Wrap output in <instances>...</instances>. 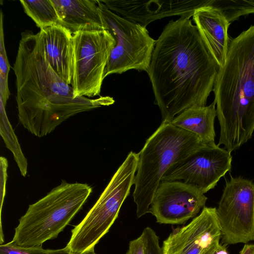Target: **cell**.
I'll list each match as a JSON object with an SVG mask.
<instances>
[{"label":"cell","mask_w":254,"mask_h":254,"mask_svg":"<svg viewBox=\"0 0 254 254\" xmlns=\"http://www.w3.org/2000/svg\"><path fill=\"white\" fill-rule=\"evenodd\" d=\"M190 17L181 16L164 27L147 72L162 123L206 106L213 89L218 68Z\"/></svg>","instance_id":"1"},{"label":"cell","mask_w":254,"mask_h":254,"mask_svg":"<svg viewBox=\"0 0 254 254\" xmlns=\"http://www.w3.org/2000/svg\"><path fill=\"white\" fill-rule=\"evenodd\" d=\"M13 69L19 122L37 137L49 134L77 114L115 102L109 96L74 98L71 86L54 70L31 31L21 33Z\"/></svg>","instance_id":"2"},{"label":"cell","mask_w":254,"mask_h":254,"mask_svg":"<svg viewBox=\"0 0 254 254\" xmlns=\"http://www.w3.org/2000/svg\"><path fill=\"white\" fill-rule=\"evenodd\" d=\"M213 91L220 127L217 145L231 152L254 131V25L231 39Z\"/></svg>","instance_id":"3"},{"label":"cell","mask_w":254,"mask_h":254,"mask_svg":"<svg viewBox=\"0 0 254 254\" xmlns=\"http://www.w3.org/2000/svg\"><path fill=\"white\" fill-rule=\"evenodd\" d=\"M206 144L194 133L162 123L138 153L132 194L138 218L148 213L164 175L174 164Z\"/></svg>","instance_id":"4"},{"label":"cell","mask_w":254,"mask_h":254,"mask_svg":"<svg viewBox=\"0 0 254 254\" xmlns=\"http://www.w3.org/2000/svg\"><path fill=\"white\" fill-rule=\"evenodd\" d=\"M92 190L87 184L63 180L45 196L29 205L19 220L11 242L30 247L42 246L56 238L81 208Z\"/></svg>","instance_id":"5"},{"label":"cell","mask_w":254,"mask_h":254,"mask_svg":"<svg viewBox=\"0 0 254 254\" xmlns=\"http://www.w3.org/2000/svg\"><path fill=\"white\" fill-rule=\"evenodd\" d=\"M138 155L132 151L128 154L96 202L71 230L66 246L71 253L79 254L94 249L109 231L134 185Z\"/></svg>","instance_id":"6"},{"label":"cell","mask_w":254,"mask_h":254,"mask_svg":"<svg viewBox=\"0 0 254 254\" xmlns=\"http://www.w3.org/2000/svg\"><path fill=\"white\" fill-rule=\"evenodd\" d=\"M97 2L106 29L116 41L104 78L130 69L147 72L156 41L150 36L146 27L117 14L100 0Z\"/></svg>","instance_id":"7"},{"label":"cell","mask_w":254,"mask_h":254,"mask_svg":"<svg viewBox=\"0 0 254 254\" xmlns=\"http://www.w3.org/2000/svg\"><path fill=\"white\" fill-rule=\"evenodd\" d=\"M73 35L74 98L99 95L104 72L116 41L106 29L79 31Z\"/></svg>","instance_id":"8"},{"label":"cell","mask_w":254,"mask_h":254,"mask_svg":"<svg viewBox=\"0 0 254 254\" xmlns=\"http://www.w3.org/2000/svg\"><path fill=\"white\" fill-rule=\"evenodd\" d=\"M221 244L228 246L254 241V183L241 177L226 182L216 208Z\"/></svg>","instance_id":"9"},{"label":"cell","mask_w":254,"mask_h":254,"mask_svg":"<svg viewBox=\"0 0 254 254\" xmlns=\"http://www.w3.org/2000/svg\"><path fill=\"white\" fill-rule=\"evenodd\" d=\"M232 160L226 148L215 143L204 145L174 164L161 181H183L204 194L231 170Z\"/></svg>","instance_id":"10"},{"label":"cell","mask_w":254,"mask_h":254,"mask_svg":"<svg viewBox=\"0 0 254 254\" xmlns=\"http://www.w3.org/2000/svg\"><path fill=\"white\" fill-rule=\"evenodd\" d=\"M207 199L198 189L184 182L161 181L149 211L157 223L181 224L196 217Z\"/></svg>","instance_id":"11"},{"label":"cell","mask_w":254,"mask_h":254,"mask_svg":"<svg viewBox=\"0 0 254 254\" xmlns=\"http://www.w3.org/2000/svg\"><path fill=\"white\" fill-rule=\"evenodd\" d=\"M220 239L216 208L205 206L188 224L174 229L161 249L163 254H201Z\"/></svg>","instance_id":"12"},{"label":"cell","mask_w":254,"mask_h":254,"mask_svg":"<svg viewBox=\"0 0 254 254\" xmlns=\"http://www.w3.org/2000/svg\"><path fill=\"white\" fill-rule=\"evenodd\" d=\"M109 9L146 27L150 22L175 15L192 16L197 9L210 6L211 0H100Z\"/></svg>","instance_id":"13"},{"label":"cell","mask_w":254,"mask_h":254,"mask_svg":"<svg viewBox=\"0 0 254 254\" xmlns=\"http://www.w3.org/2000/svg\"><path fill=\"white\" fill-rule=\"evenodd\" d=\"M39 46L57 74L71 85L73 76V35L58 24L40 29L37 33Z\"/></svg>","instance_id":"14"},{"label":"cell","mask_w":254,"mask_h":254,"mask_svg":"<svg viewBox=\"0 0 254 254\" xmlns=\"http://www.w3.org/2000/svg\"><path fill=\"white\" fill-rule=\"evenodd\" d=\"M192 20L218 69L222 67L231 40L228 35L231 23L219 9L213 6L195 10Z\"/></svg>","instance_id":"15"},{"label":"cell","mask_w":254,"mask_h":254,"mask_svg":"<svg viewBox=\"0 0 254 254\" xmlns=\"http://www.w3.org/2000/svg\"><path fill=\"white\" fill-rule=\"evenodd\" d=\"M51 0L59 15L60 25L72 34L79 31L106 29L97 0Z\"/></svg>","instance_id":"16"},{"label":"cell","mask_w":254,"mask_h":254,"mask_svg":"<svg viewBox=\"0 0 254 254\" xmlns=\"http://www.w3.org/2000/svg\"><path fill=\"white\" fill-rule=\"evenodd\" d=\"M217 116L216 105L188 109L176 116L172 125L197 135L204 143H215L214 121Z\"/></svg>","instance_id":"17"},{"label":"cell","mask_w":254,"mask_h":254,"mask_svg":"<svg viewBox=\"0 0 254 254\" xmlns=\"http://www.w3.org/2000/svg\"><path fill=\"white\" fill-rule=\"evenodd\" d=\"M25 13L40 29L55 25H60L57 10L51 0H20Z\"/></svg>","instance_id":"18"},{"label":"cell","mask_w":254,"mask_h":254,"mask_svg":"<svg viewBox=\"0 0 254 254\" xmlns=\"http://www.w3.org/2000/svg\"><path fill=\"white\" fill-rule=\"evenodd\" d=\"M5 105L0 99V135L6 147L13 153L21 175L25 177L27 172V161L21 150L17 137L8 120L5 110Z\"/></svg>","instance_id":"19"},{"label":"cell","mask_w":254,"mask_h":254,"mask_svg":"<svg viewBox=\"0 0 254 254\" xmlns=\"http://www.w3.org/2000/svg\"><path fill=\"white\" fill-rule=\"evenodd\" d=\"M210 6L219 9L231 23L241 16L254 14V0H211Z\"/></svg>","instance_id":"20"},{"label":"cell","mask_w":254,"mask_h":254,"mask_svg":"<svg viewBox=\"0 0 254 254\" xmlns=\"http://www.w3.org/2000/svg\"><path fill=\"white\" fill-rule=\"evenodd\" d=\"M3 20V14L1 10L0 15V99L5 105L10 95L8 86V75L10 66L4 46Z\"/></svg>","instance_id":"21"},{"label":"cell","mask_w":254,"mask_h":254,"mask_svg":"<svg viewBox=\"0 0 254 254\" xmlns=\"http://www.w3.org/2000/svg\"><path fill=\"white\" fill-rule=\"evenodd\" d=\"M48 250L42 246L24 247L17 246L11 241L0 245V254H46Z\"/></svg>","instance_id":"22"},{"label":"cell","mask_w":254,"mask_h":254,"mask_svg":"<svg viewBox=\"0 0 254 254\" xmlns=\"http://www.w3.org/2000/svg\"><path fill=\"white\" fill-rule=\"evenodd\" d=\"M145 246V254H163L159 246V237L155 231L147 227L142 231Z\"/></svg>","instance_id":"23"},{"label":"cell","mask_w":254,"mask_h":254,"mask_svg":"<svg viewBox=\"0 0 254 254\" xmlns=\"http://www.w3.org/2000/svg\"><path fill=\"white\" fill-rule=\"evenodd\" d=\"M126 254H145V246L142 234L137 238L129 242Z\"/></svg>","instance_id":"24"},{"label":"cell","mask_w":254,"mask_h":254,"mask_svg":"<svg viewBox=\"0 0 254 254\" xmlns=\"http://www.w3.org/2000/svg\"><path fill=\"white\" fill-rule=\"evenodd\" d=\"M8 163L7 159L3 157H0V172H1V180L3 181V184L1 183V187L3 186L0 191V211L1 212L3 201L5 195V183L7 179V169Z\"/></svg>","instance_id":"25"},{"label":"cell","mask_w":254,"mask_h":254,"mask_svg":"<svg viewBox=\"0 0 254 254\" xmlns=\"http://www.w3.org/2000/svg\"><path fill=\"white\" fill-rule=\"evenodd\" d=\"M227 246L217 242L206 249L201 254H229Z\"/></svg>","instance_id":"26"},{"label":"cell","mask_w":254,"mask_h":254,"mask_svg":"<svg viewBox=\"0 0 254 254\" xmlns=\"http://www.w3.org/2000/svg\"><path fill=\"white\" fill-rule=\"evenodd\" d=\"M46 254H96L94 251V249H91L84 252L74 254L71 253L66 247L64 248L58 249V250H48Z\"/></svg>","instance_id":"27"},{"label":"cell","mask_w":254,"mask_h":254,"mask_svg":"<svg viewBox=\"0 0 254 254\" xmlns=\"http://www.w3.org/2000/svg\"><path fill=\"white\" fill-rule=\"evenodd\" d=\"M239 254H254V244H246Z\"/></svg>","instance_id":"28"}]
</instances>
